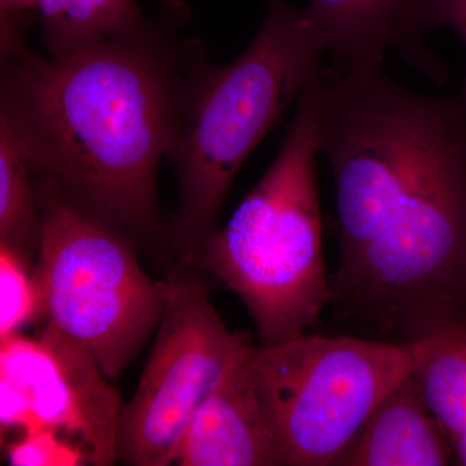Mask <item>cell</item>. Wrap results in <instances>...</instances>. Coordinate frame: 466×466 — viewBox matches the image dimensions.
<instances>
[{"instance_id":"cell-6","label":"cell","mask_w":466,"mask_h":466,"mask_svg":"<svg viewBox=\"0 0 466 466\" xmlns=\"http://www.w3.org/2000/svg\"><path fill=\"white\" fill-rule=\"evenodd\" d=\"M167 278V308L139 383L122 410L116 437L122 465H170L189 420L244 336L223 323L198 269L174 263Z\"/></svg>"},{"instance_id":"cell-2","label":"cell","mask_w":466,"mask_h":466,"mask_svg":"<svg viewBox=\"0 0 466 466\" xmlns=\"http://www.w3.org/2000/svg\"><path fill=\"white\" fill-rule=\"evenodd\" d=\"M327 52L309 8L269 0L265 23L240 56L211 66L207 50L187 78L167 158L179 184L168 223L177 265L196 268L242 165L272 126L314 81Z\"/></svg>"},{"instance_id":"cell-3","label":"cell","mask_w":466,"mask_h":466,"mask_svg":"<svg viewBox=\"0 0 466 466\" xmlns=\"http://www.w3.org/2000/svg\"><path fill=\"white\" fill-rule=\"evenodd\" d=\"M319 106L320 72L297 101L271 167L196 263L241 299L260 346L315 329L330 299L317 173Z\"/></svg>"},{"instance_id":"cell-12","label":"cell","mask_w":466,"mask_h":466,"mask_svg":"<svg viewBox=\"0 0 466 466\" xmlns=\"http://www.w3.org/2000/svg\"><path fill=\"white\" fill-rule=\"evenodd\" d=\"M41 236L42 214L29 158L16 134L0 121V247L32 265Z\"/></svg>"},{"instance_id":"cell-4","label":"cell","mask_w":466,"mask_h":466,"mask_svg":"<svg viewBox=\"0 0 466 466\" xmlns=\"http://www.w3.org/2000/svg\"><path fill=\"white\" fill-rule=\"evenodd\" d=\"M34 183L42 236L33 276L43 318L116 379L157 330L170 284L144 271L134 242L69 207L50 183Z\"/></svg>"},{"instance_id":"cell-14","label":"cell","mask_w":466,"mask_h":466,"mask_svg":"<svg viewBox=\"0 0 466 466\" xmlns=\"http://www.w3.org/2000/svg\"><path fill=\"white\" fill-rule=\"evenodd\" d=\"M43 318L41 297L30 265L0 247V339Z\"/></svg>"},{"instance_id":"cell-17","label":"cell","mask_w":466,"mask_h":466,"mask_svg":"<svg viewBox=\"0 0 466 466\" xmlns=\"http://www.w3.org/2000/svg\"><path fill=\"white\" fill-rule=\"evenodd\" d=\"M34 20H38V0H0L2 54L26 45L27 29Z\"/></svg>"},{"instance_id":"cell-15","label":"cell","mask_w":466,"mask_h":466,"mask_svg":"<svg viewBox=\"0 0 466 466\" xmlns=\"http://www.w3.org/2000/svg\"><path fill=\"white\" fill-rule=\"evenodd\" d=\"M8 461L16 466H76L88 464L81 446L54 431L24 434L9 444Z\"/></svg>"},{"instance_id":"cell-9","label":"cell","mask_w":466,"mask_h":466,"mask_svg":"<svg viewBox=\"0 0 466 466\" xmlns=\"http://www.w3.org/2000/svg\"><path fill=\"white\" fill-rule=\"evenodd\" d=\"M417 0H311L309 11L337 70L383 66L388 51L400 55L429 78L449 76L416 32Z\"/></svg>"},{"instance_id":"cell-13","label":"cell","mask_w":466,"mask_h":466,"mask_svg":"<svg viewBox=\"0 0 466 466\" xmlns=\"http://www.w3.org/2000/svg\"><path fill=\"white\" fill-rule=\"evenodd\" d=\"M412 370L451 441L466 433V330L410 345Z\"/></svg>"},{"instance_id":"cell-5","label":"cell","mask_w":466,"mask_h":466,"mask_svg":"<svg viewBox=\"0 0 466 466\" xmlns=\"http://www.w3.org/2000/svg\"><path fill=\"white\" fill-rule=\"evenodd\" d=\"M251 379L284 464L332 465L388 392L412 370L410 346L302 334L251 346Z\"/></svg>"},{"instance_id":"cell-8","label":"cell","mask_w":466,"mask_h":466,"mask_svg":"<svg viewBox=\"0 0 466 466\" xmlns=\"http://www.w3.org/2000/svg\"><path fill=\"white\" fill-rule=\"evenodd\" d=\"M253 339L240 345L216 385L189 420L170 465L278 466L283 455L269 433L251 379Z\"/></svg>"},{"instance_id":"cell-1","label":"cell","mask_w":466,"mask_h":466,"mask_svg":"<svg viewBox=\"0 0 466 466\" xmlns=\"http://www.w3.org/2000/svg\"><path fill=\"white\" fill-rule=\"evenodd\" d=\"M186 5L66 57L27 45L2 54L0 121L35 179L135 245L168 251L157 171L179 125L187 78L205 50L177 34Z\"/></svg>"},{"instance_id":"cell-7","label":"cell","mask_w":466,"mask_h":466,"mask_svg":"<svg viewBox=\"0 0 466 466\" xmlns=\"http://www.w3.org/2000/svg\"><path fill=\"white\" fill-rule=\"evenodd\" d=\"M124 406L94 355L54 325L0 339L2 434L54 431L81 446L88 464L115 465Z\"/></svg>"},{"instance_id":"cell-18","label":"cell","mask_w":466,"mask_h":466,"mask_svg":"<svg viewBox=\"0 0 466 466\" xmlns=\"http://www.w3.org/2000/svg\"><path fill=\"white\" fill-rule=\"evenodd\" d=\"M453 451H455V461L466 466V433L460 435L458 440L453 441Z\"/></svg>"},{"instance_id":"cell-19","label":"cell","mask_w":466,"mask_h":466,"mask_svg":"<svg viewBox=\"0 0 466 466\" xmlns=\"http://www.w3.org/2000/svg\"><path fill=\"white\" fill-rule=\"evenodd\" d=\"M182 5L180 0H161V7H175V5Z\"/></svg>"},{"instance_id":"cell-11","label":"cell","mask_w":466,"mask_h":466,"mask_svg":"<svg viewBox=\"0 0 466 466\" xmlns=\"http://www.w3.org/2000/svg\"><path fill=\"white\" fill-rule=\"evenodd\" d=\"M48 56L66 57L148 23L137 0H38Z\"/></svg>"},{"instance_id":"cell-16","label":"cell","mask_w":466,"mask_h":466,"mask_svg":"<svg viewBox=\"0 0 466 466\" xmlns=\"http://www.w3.org/2000/svg\"><path fill=\"white\" fill-rule=\"evenodd\" d=\"M449 26L466 46V0H417L416 30L420 38L438 27ZM460 90L466 92V78Z\"/></svg>"},{"instance_id":"cell-10","label":"cell","mask_w":466,"mask_h":466,"mask_svg":"<svg viewBox=\"0 0 466 466\" xmlns=\"http://www.w3.org/2000/svg\"><path fill=\"white\" fill-rule=\"evenodd\" d=\"M452 461V441L410 370L377 404L332 465L443 466Z\"/></svg>"}]
</instances>
